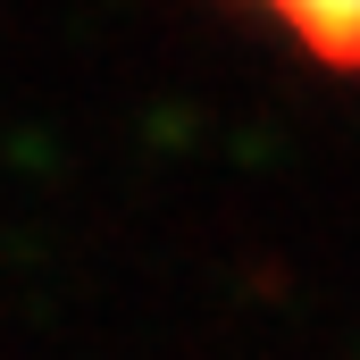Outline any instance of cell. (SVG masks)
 <instances>
[{
	"mask_svg": "<svg viewBox=\"0 0 360 360\" xmlns=\"http://www.w3.org/2000/svg\"><path fill=\"white\" fill-rule=\"evenodd\" d=\"M276 25H293L319 59L335 68H360V0H260Z\"/></svg>",
	"mask_w": 360,
	"mask_h": 360,
	"instance_id": "obj_1",
	"label": "cell"
}]
</instances>
